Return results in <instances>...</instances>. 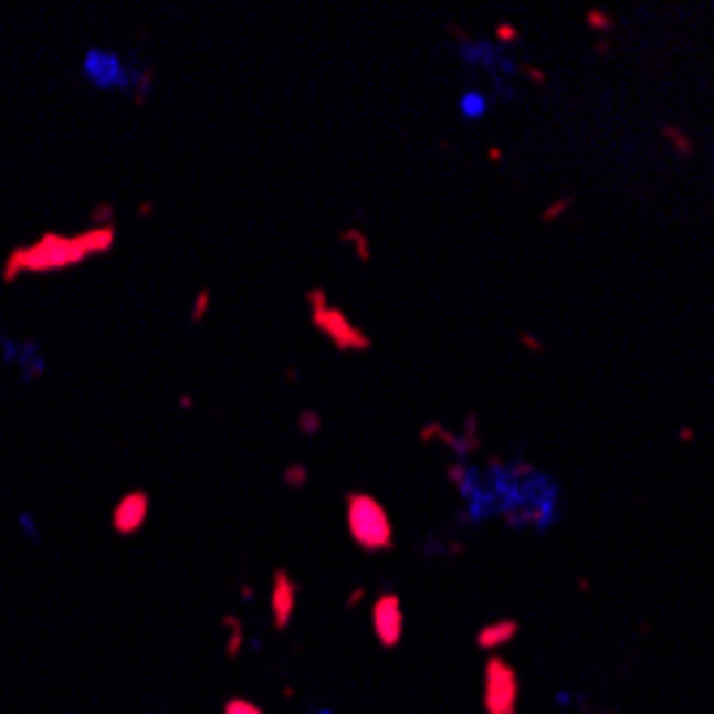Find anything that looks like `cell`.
<instances>
[{
    "label": "cell",
    "instance_id": "6da1fadb",
    "mask_svg": "<svg viewBox=\"0 0 714 714\" xmlns=\"http://www.w3.org/2000/svg\"><path fill=\"white\" fill-rule=\"evenodd\" d=\"M116 249V223H91L77 235H61V231H43L31 244H18L4 265H0V279L4 283H18L22 274H65L82 261L107 258Z\"/></svg>",
    "mask_w": 714,
    "mask_h": 714
},
{
    "label": "cell",
    "instance_id": "7a4b0ae2",
    "mask_svg": "<svg viewBox=\"0 0 714 714\" xmlns=\"http://www.w3.org/2000/svg\"><path fill=\"white\" fill-rule=\"evenodd\" d=\"M77 73L86 86L107 91V95H125L133 103H146L155 91V69L137 65L133 56L116 52V48H86L77 61Z\"/></svg>",
    "mask_w": 714,
    "mask_h": 714
},
{
    "label": "cell",
    "instance_id": "3957f363",
    "mask_svg": "<svg viewBox=\"0 0 714 714\" xmlns=\"http://www.w3.org/2000/svg\"><path fill=\"white\" fill-rule=\"evenodd\" d=\"M304 304H308V325L322 334L338 356H368V351L377 347V338H372L368 329H359L343 308H334L322 287H308V292H304Z\"/></svg>",
    "mask_w": 714,
    "mask_h": 714
},
{
    "label": "cell",
    "instance_id": "277c9868",
    "mask_svg": "<svg viewBox=\"0 0 714 714\" xmlns=\"http://www.w3.org/2000/svg\"><path fill=\"white\" fill-rule=\"evenodd\" d=\"M343 522H347V535L359 553H390L393 548V518L372 492H364V487L347 492Z\"/></svg>",
    "mask_w": 714,
    "mask_h": 714
},
{
    "label": "cell",
    "instance_id": "5b68a950",
    "mask_svg": "<svg viewBox=\"0 0 714 714\" xmlns=\"http://www.w3.org/2000/svg\"><path fill=\"white\" fill-rule=\"evenodd\" d=\"M368 624H372V638L381 650H398L402 647V633H407V608H402V595L398 590H377L372 603H368Z\"/></svg>",
    "mask_w": 714,
    "mask_h": 714
},
{
    "label": "cell",
    "instance_id": "8992f818",
    "mask_svg": "<svg viewBox=\"0 0 714 714\" xmlns=\"http://www.w3.org/2000/svg\"><path fill=\"white\" fill-rule=\"evenodd\" d=\"M518 668L505 663L501 654H492L484 663V711L487 714H518Z\"/></svg>",
    "mask_w": 714,
    "mask_h": 714
},
{
    "label": "cell",
    "instance_id": "52a82bcc",
    "mask_svg": "<svg viewBox=\"0 0 714 714\" xmlns=\"http://www.w3.org/2000/svg\"><path fill=\"white\" fill-rule=\"evenodd\" d=\"M0 359L9 364V368H18V377L34 386V381H43L48 377V356H43V347L34 343V338H9V334H0Z\"/></svg>",
    "mask_w": 714,
    "mask_h": 714
},
{
    "label": "cell",
    "instance_id": "ba28073f",
    "mask_svg": "<svg viewBox=\"0 0 714 714\" xmlns=\"http://www.w3.org/2000/svg\"><path fill=\"white\" fill-rule=\"evenodd\" d=\"M112 531L120 535V539H133V535H141V526L150 522V492L146 487H129V492H120V501L112 505Z\"/></svg>",
    "mask_w": 714,
    "mask_h": 714
},
{
    "label": "cell",
    "instance_id": "9c48e42d",
    "mask_svg": "<svg viewBox=\"0 0 714 714\" xmlns=\"http://www.w3.org/2000/svg\"><path fill=\"white\" fill-rule=\"evenodd\" d=\"M295 612H300V586L287 569H274V578H270V620H274V629L283 633V629H292Z\"/></svg>",
    "mask_w": 714,
    "mask_h": 714
},
{
    "label": "cell",
    "instance_id": "30bf717a",
    "mask_svg": "<svg viewBox=\"0 0 714 714\" xmlns=\"http://www.w3.org/2000/svg\"><path fill=\"white\" fill-rule=\"evenodd\" d=\"M518 629H522V624H518V620H514V617L487 620L484 629L475 633V647L487 650V654H496V650H501V647H510V642L518 638Z\"/></svg>",
    "mask_w": 714,
    "mask_h": 714
},
{
    "label": "cell",
    "instance_id": "8fae6325",
    "mask_svg": "<svg viewBox=\"0 0 714 714\" xmlns=\"http://www.w3.org/2000/svg\"><path fill=\"white\" fill-rule=\"evenodd\" d=\"M659 137H663V146H668L676 159H693V155H697L693 133L681 129V125H672V120H663V125H659Z\"/></svg>",
    "mask_w": 714,
    "mask_h": 714
},
{
    "label": "cell",
    "instance_id": "7c38bea8",
    "mask_svg": "<svg viewBox=\"0 0 714 714\" xmlns=\"http://www.w3.org/2000/svg\"><path fill=\"white\" fill-rule=\"evenodd\" d=\"M338 240L351 249V258H356L359 265H368V261H372V240H368L359 228H343V231H338Z\"/></svg>",
    "mask_w": 714,
    "mask_h": 714
},
{
    "label": "cell",
    "instance_id": "4fadbf2b",
    "mask_svg": "<svg viewBox=\"0 0 714 714\" xmlns=\"http://www.w3.org/2000/svg\"><path fill=\"white\" fill-rule=\"evenodd\" d=\"M569 210H574V193H560L556 201H548V206L539 210V223H544V228H553V223H560Z\"/></svg>",
    "mask_w": 714,
    "mask_h": 714
},
{
    "label": "cell",
    "instance_id": "5bb4252c",
    "mask_svg": "<svg viewBox=\"0 0 714 714\" xmlns=\"http://www.w3.org/2000/svg\"><path fill=\"white\" fill-rule=\"evenodd\" d=\"M322 423H325L322 411H313V407H308V411H300V416H295V432L313 441V437H322Z\"/></svg>",
    "mask_w": 714,
    "mask_h": 714
},
{
    "label": "cell",
    "instance_id": "9a60e30c",
    "mask_svg": "<svg viewBox=\"0 0 714 714\" xmlns=\"http://www.w3.org/2000/svg\"><path fill=\"white\" fill-rule=\"evenodd\" d=\"M582 22L590 27V31H599V34H612V31H617V18H612L608 9H586Z\"/></svg>",
    "mask_w": 714,
    "mask_h": 714
},
{
    "label": "cell",
    "instance_id": "2e32d148",
    "mask_svg": "<svg viewBox=\"0 0 714 714\" xmlns=\"http://www.w3.org/2000/svg\"><path fill=\"white\" fill-rule=\"evenodd\" d=\"M223 629H228V659H235L244 650V624L240 617H223Z\"/></svg>",
    "mask_w": 714,
    "mask_h": 714
},
{
    "label": "cell",
    "instance_id": "e0dca14e",
    "mask_svg": "<svg viewBox=\"0 0 714 714\" xmlns=\"http://www.w3.org/2000/svg\"><path fill=\"white\" fill-rule=\"evenodd\" d=\"M458 107H462V120H480V116L487 112V95L471 91V95H462V103H458Z\"/></svg>",
    "mask_w": 714,
    "mask_h": 714
},
{
    "label": "cell",
    "instance_id": "ac0fdd59",
    "mask_svg": "<svg viewBox=\"0 0 714 714\" xmlns=\"http://www.w3.org/2000/svg\"><path fill=\"white\" fill-rule=\"evenodd\" d=\"M283 487H287V492H300V487H308V466H304V462H292V466H283Z\"/></svg>",
    "mask_w": 714,
    "mask_h": 714
},
{
    "label": "cell",
    "instance_id": "d6986e66",
    "mask_svg": "<svg viewBox=\"0 0 714 714\" xmlns=\"http://www.w3.org/2000/svg\"><path fill=\"white\" fill-rule=\"evenodd\" d=\"M210 304H214V292H210V287H201V292L193 295V313H189V322H193V325L206 322V313H210Z\"/></svg>",
    "mask_w": 714,
    "mask_h": 714
},
{
    "label": "cell",
    "instance_id": "ffe728a7",
    "mask_svg": "<svg viewBox=\"0 0 714 714\" xmlns=\"http://www.w3.org/2000/svg\"><path fill=\"white\" fill-rule=\"evenodd\" d=\"M223 714H265V711H261L253 697H228V702H223Z\"/></svg>",
    "mask_w": 714,
    "mask_h": 714
},
{
    "label": "cell",
    "instance_id": "44dd1931",
    "mask_svg": "<svg viewBox=\"0 0 714 714\" xmlns=\"http://www.w3.org/2000/svg\"><path fill=\"white\" fill-rule=\"evenodd\" d=\"M518 347H526L531 356H548V343H544V338H535L531 329H518Z\"/></svg>",
    "mask_w": 714,
    "mask_h": 714
},
{
    "label": "cell",
    "instance_id": "7402d4cb",
    "mask_svg": "<svg viewBox=\"0 0 714 714\" xmlns=\"http://www.w3.org/2000/svg\"><path fill=\"white\" fill-rule=\"evenodd\" d=\"M492 39H496V43H522V31L514 22H501V27L492 31Z\"/></svg>",
    "mask_w": 714,
    "mask_h": 714
},
{
    "label": "cell",
    "instance_id": "603a6c76",
    "mask_svg": "<svg viewBox=\"0 0 714 714\" xmlns=\"http://www.w3.org/2000/svg\"><path fill=\"white\" fill-rule=\"evenodd\" d=\"M18 526H22V535H27V539H39V535H43V531H39V522H34L31 514H27V510L18 514Z\"/></svg>",
    "mask_w": 714,
    "mask_h": 714
},
{
    "label": "cell",
    "instance_id": "cb8c5ba5",
    "mask_svg": "<svg viewBox=\"0 0 714 714\" xmlns=\"http://www.w3.org/2000/svg\"><path fill=\"white\" fill-rule=\"evenodd\" d=\"M518 73H522V77H531L535 86H548V73H544V69H535V65H518Z\"/></svg>",
    "mask_w": 714,
    "mask_h": 714
},
{
    "label": "cell",
    "instance_id": "d4e9b609",
    "mask_svg": "<svg viewBox=\"0 0 714 714\" xmlns=\"http://www.w3.org/2000/svg\"><path fill=\"white\" fill-rule=\"evenodd\" d=\"M364 595H368V586H351V595H347V608H359V603H364Z\"/></svg>",
    "mask_w": 714,
    "mask_h": 714
},
{
    "label": "cell",
    "instance_id": "484cf974",
    "mask_svg": "<svg viewBox=\"0 0 714 714\" xmlns=\"http://www.w3.org/2000/svg\"><path fill=\"white\" fill-rule=\"evenodd\" d=\"M693 437H697V432H693V428H689V423H681V428H676V441H684V445H689V441H693Z\"/></svg>",
    "mask_w": 714,
    "mask_h": 714
},
{
    "label": "cell",
    "instance_id": "4316f807",
    "mask_svg": "<svg viewBox=\"0 0 714 714\" xmlns=\"http://www.w3.org/2000/svg\"><path fill=\"white\" fill-rule=\"evenodd\" d=\"M317 714H334V711H317Z\"/></svg>",
    "mask_w": 714,
    "mask_h": 714
}]
</instances>
